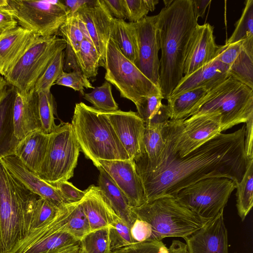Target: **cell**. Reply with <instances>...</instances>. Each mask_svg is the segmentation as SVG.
Listing matches in <instances>:
<instances>
[{
  "instance_id": "6da1fadb",
  "label": "cell",
  "mask_w": 253,
  "mask_h": 253,
  "mask_svg": "<svg viewBox=\"0 0 253 253\" xmlns=\"http://www.w3.org/2000/svg\"><path fill=\"white\" fill-rule=\"evenodd\" d=\"M245 133L244 125L233 132L216 134L183 157L161 153L151 163L142 157L135 161L147 202L175 198L183 188L208 177H225L239 183L251 159L246 154Z\"/></svg>"
},
{
  "instance_id": "7a4b0ae2",
  "label": "cell",
  "mask_w": 253,
  "mask_h": 253,
  "mask_svg": "<svg viewBox=\"0 0 253 253\" xmlns=\"http://www.w3.org/2000/svg\"><path fill=\"white\" fill-rule=\"evenodd\" d=\"M160 49V88L167 100L183 77L189 44L198 19L192 0H174L156 15Z\"/></svg>"
},
{
  "instance_id": "3957f363",
  "label": "cell",
  "mask_w": 253,
  "mask_h": 253,
  "mask_svg": "<svg viewBox=\"0 0 253 253\" xmlns=\"http://www.w3.org/2000/svg\"><path fill=\"white\" fill-rule=\"evenodd\" d=\"M71 124L81 150L96 167L99 161L130 160L104 112L76 103Z\"/></svg>"
},
{
  "instance_id": "277c9868",
  "label": "cell",
  "mask_w": 253,
  "mask_h": 253,
  "mask_svg": "<svg viewBox=\"0 0 253 253\" xmlns=\"http://www.w3.org/2000/svg\"><path fill=\"white\" fill-rule=\"evenodd\" d=\"M39 197L0 161V253H9L27 234L32 211Z\"/></svg>"
},
{
  "instance_id": "5b68a950",
  "label": "cell",
  "mask_w": 253,
  "mask_h": 253,
  "mask_svg": "<svg viewBox=\"0 0 253 253\" xmlns=\"http://www.w3.org/2000/svg\"><path fill=\"white\" fill-rule=\"evenodd\" d=\"M132 211L136 218L151 227V236L147 242L162 241L166 238L184 239L210 220L199 216L171 197L156 199L132 208Z\"/></svg>"
},
{
  "instance_id": "8992f818",
  "label": "cell",
  "mask_w": 253,
  "mask_h": 253,
  "mask_svg": "<svg viewBox=\"0 0 253 253\" xmlns=\"http://www.w3.org/2000/svg\"><path fill=\"white\" fill-rule=\"evenodd\" d=\"M218 115L221 132L253 116V89L229 76L210 89L200 100L190 118Z\"/></svg>"
},
{
  "instance_id": "52a82bcc",
  "label": "cell",
  "mask_w": 253,
  "mask_h": 253,
  "mask_svg": "<svg viewBox=\"0 0 253 253\" xmlns=\"http://www.w3.org/2000/svg\"><path fill=\"white\" fill-rule=\"evenodd\" d=\"M221 132L220 118L218 115L185 120L169 119L162 129L165 145L161 153L183 157Z\"/></svg>"
},
{
  "instance_id": "ba28073f",
  "label": "cell",
  "mask_w": 253,
  "mask_h": 253,
  "mask_svg": "<svg viewBox=\"0 0 253 253\" xmlns=\"http://www.w3.org/2000/svg\"><path fill=\"white\" fill-rule=\"evenodd\" d=\"M66 45V41L56 35L46 37L38 36L4 79L9 85L20 92L31 90L52 59L64 50Z\"/></svg>"
},
{
  "instance_id": "9c48e42d",
  "label": "cell",
  "mask_w": 253,
  "mask_h": 253,
  "mask_svg": "<svg viewBox=\"0 0 253 253\" xmlns=\"http://www.w3.org/2000/svg\"><path fill=\"white\" fill-rule=\"evenodd\" d=\"M105 60L104 78L116 87L121 97L136 105L144 97L161 93L160 88L122 53L111 38L107 44Z\"/></svg>"
},
{
  "instance_id": "30bf717a",
  "label": "cell",
  "mask_w": 253,
  "mask_h": 253,
  "mask_svg": "<svg viewBox=\"0 0 253 253\" xmlns=\"http://www.w3.org/2000/svg\"><path fill=\"white\" fill-rule=\"evenodd\" d=\"M19 26L35 35L46 37L56 35L70 14L62 0H0Z\"/></svg>"
},
{
  "instance_id": "8fae6325",
  "label": "cell",
  "mask_w": 253,
  "mask_h": 253,
  "mask_svg": "<svg viewBox=\"0 0 253 253\" xmlns=\"http://www.w3.org/2000/svg\"><path fill=\"white\" fill-rule=\"evenodd\" d=\"M80 147L72 124L62 123L50 134L46 155L38 175L51 184L74 175Z\"/></svg>"
},
{
  "instance_id": "7c38bea8",
  "label": "cell",
  "mask_w": 253,
  "mask_h": 253,
  "mask_svg": "<svg viewBox=\"0 0 253 253\" xmlns=\"http://www.w3.org/2000/svg\"><path fill=\"white\" fill-rule=\"evenodd\" d=\"M71 204L62 206L50 221L29 232L9 253H69L80 248V241L66 231Z\"/></svg>"
},
{
  "instance_id": "4fadbf2b",
  "label": "cell",
  "mask_w": 253,
  "mask_h": 253,
  "mask_svg": "<svg viewBox=\"0 0 253 253\" xmlns=\"http://www.w3.org/2000/svg\"><path fill=\"white\" fill-rule=\"evenodd\" d=\"M236 183L225 177L200 180L179 191L175 199L199 216L211 219L224 211Z\"/></svg>"
},
{
  "instance_id": "5bb4252c",
  "label": "cell",
  "mask_w": 253,
  "mask_h": 253,
  "mask_svg": "<svg viewBox=\"0 0 253 253\" xmlns=\"http://www.w3.org/2000/svg\"><path fill=\"white\" fill-rule=\"evenodd\" d=\"M157 16L142 18L134 23L138 55L135 65L155 85L160 88V50L156 26Z\"/></svg>"
},
{
  "instance_id": "9a60e30c",
  "label": "cell",
  "mask_w": 253,
  "mask_h": 253,
  "mask_svg": "<svg viewBox=\"0 0 253 253\" xmlns=\"http://www.w3.org/2000/svg\"><path fill=\"white\" fill-rule=\"evenodd\" d=\"M84 23L99 57V65L105 68L106 46L110 39L113 17L103 0H87L75 12Z\"/></svg>"
},
{
  "instance_id": "2e32d148",
  "label": "cell",
  "mask_w": 253,
  "mask_h": 253,
  "mask_svg": "<svg viewBox=\"0 0 253 253\" xmlns=\"http://www.w3.org/2000/svg\"><path fill=\"white\" fill-rule=\"evenodd\" d=\"M129 159L136 161L145 154L144 121L136 112L117 110L105 112Z\"/></svg>"
},
{
  "instance_id": "e0dca14e",
  "label": "cell",
  "mask_w": 253,
  "mask_h": 253,
  "mask_svg": "<svg viewBox=\"0 0 253 253\" xmlns=\"http://www.w3.org/2000/svg\"><path fill=\"white\" fill-rule=\"evenodd\" d=\"M101 168L122 191L131 208L147 202L141 179L135 163L131 160L99 161L97 168Z\"/></svg>"
},
{
  "instance_id": "ac0fdd59",
  "label": "cell",
  "mask_w": 253,
  "mask_h": 253,
  "mask_svg": "<svg viewBox=\"0 0 253 253\" xmlns=\"http://www.w3.org/2000/svg\"><path fill=\"white\" fill-rule=\"evenodd\" d=\"M223 211L184 239L188 253H229Z\"/></svg>"
},
{
  "instance_id": "d6986e66",
  "label": "cell",
  "mask_w": 253,
  "mask_h": 253,
  "mask_svg": "<svg viewBox=\"0 0 253 253\" xmlns=\"http://www.w3.org/2000/svg\"><path fill=\"white\" fill-rule=\"evenodd\" d=\"M213 29L209 23L196 25L186 55L184 76H188L208 64L220 52L222 45L215 43Z\"/></svg>"
},
{
  "instance_id": "ffe728a7",
  "label": "cell",
  "mask_w": 253,
  "mask_h": 253,
  "mask_svg": "<svg viewBox=\"0 0 253 253\" xmlns=\"http://www.w3.org/2000/svg\"><path fill=\"white\" fill-rule=\"evenodd\" d=\"M0 161L8 172L31 192L58 207L65 204L53 185L30 170L14 155L3 157Z\"/></svg>"
},
{
  "instance_id": "44dd1931",
  "label": "cell",
  "mask_w": 253,
  "mask_h": 253,
  "mask_svg": "<svg viewBox=\"0 0 253 253\" xmlns=\"http://www.w3.org/2000/svg\"><path fill=\"white\" fill-rule=\"evenodd\" d=\"M13 122L14 135L18 142L31 132L41 130L38 93L34 88L26 92L16 89Z\"/></svg>"
},
{
  "instance_id": "7402d4cb",
  "label": "cell",
  "mask_w": 253,
  "mask_h": 253,
  "mask_svg": "<svg viewBox=\"0 0 253 253\" xmlns=\"http://www.w3.org/2000/svg\"><path fill=\"white\" fill-rule=\"evenodd\" d=\"M38 35L18 26L0 33V75L5 77Z\"/></svg>"
},
{
  "instance_id": "603a6c76",
  "label": "cell",
  "mask_w": 253,
  "mask_h": 253,
  "mask_svg": "<svg viewBox=\"0 0 253 253\" xmlns=\"http://www.w3.org/2000/svg\"><path fill=\"white\" fill-rule=\"evenodd\" d=\"M84 191L81 204L91 232L112 227L118 216L110 206L100 188L98 186L91 185Z\"/></svg>"
},
{
  "instance_id": "cb8c5ba5",
  "label": "cell",
  "mask_w": 253,
  "mask_h": 253,
  "mask_svg": "<svg viewBox=\"0 0 253 253\" xmlns=\"http://www.w3.org/2000/svg\"><path fill=\"white\" fill-rule=\"evenodd\" d=\"M229 68L228 66L215 57L210 63L188 76H183L170 97L196 88H212L229 77Z\"/></svg>"
},
{
  "instance_id": "d4e9b609",
  "label": "cell",
  "mask_w": 253,
  "mask_h": 253,
  "mask_svg": "<svg viewBox=\"0 0 253 253\" xmlns=\"http://www.w3.org/2000/svg\"><path fill=\"white\" fill-rule=\"evenodd\" d=\"M49 136L40 129L34 130L20 140L14 150V155L37 174L46 155Z\"/></svg>"
},
{
  "instance_id": "484cf974",
  "label": "cell",
  "mask_w": 253,
  "mask_h": 253,
  "mask_svg": "<svg viewBox=\"0 0 253 253\" xmlns=\"http://www.w3.org/2000/svg\"><path fill=\"white\" fill-rule=\"evenodd\" d=\"M16 89L7 86L0 100V160L14 155L19 142L16 138L13 122V108Z\"/></svg>"
},
{
  "instance_id": "4316f807",
  "label": "cell",
  "mask_w": 253,
  "mask_h": 253,
  "mask_svg": "<svg viewBox=\"0 0 253 253\" xmlns=\"http://www.w3.org/2000/svg\"><path fill=\"white\" fill-rule=\"evenodd\" d=\"M97 183L110 206L116 214L130 228L136 217L125 195L110 176L101 168Z\"/></svg>"
},
{
  "instance_id": "83f0119b",
  "label": "cell",
  "mask_w": 253,
  "mask_h": 253,
  "mask_svg": "<svg viewBox=\"0 0 253 253\" xmlns=\"http://www.w3.org/2000/svg\"><path fill=\"white\" fill-rule=\"evenodd\" d=\"M110 38L116 42L122 53L135 64L137 58L138 46L134 23L113 18Z\"/></svg>"
},
{
  "instance_id": "f1b7e54d",
  "label": "cell",
  "mask_w": 253,
  "mask_h": 253,
  "mask_svg": "<svg viewBox=\"0 0 253 253\" xmlns=\"http://www.w3.org/2000/svg\"><path fill=\"white\" fill-rule=\"evenodd\" d=\"M211 88L203 87L169 97L167 106L170 120H185L190 117L200 100Z\"/></svg>"
},
{
  "instance_id": "f546056e",
  "label": "cell",
  "mask_w": 253,
  "mask_h": 253,
  "mask_svg": "<svg viewBox=\"0 0 253 253\" xmlns=\"http://www.w3.org/2000/svg\"><path fill=\"white\" fill-rule=\"evenodd\" d=\"M228 74L253 89V37L243 41L241 50L229 67Z\"/></svg>"
},
{
  "instance_id": "4dcf8cb0",
  "label": "cell",
  "mask_w": 253,
  "mask_h": 253,
  "mask_svg": "<svg viewBox=\"0 0 253 253\" xmlns=\"http://www.w3.org/2000/svg\"><path fill=\"white\" fill-rule=\"evenodd\" d=\"M236 185V206L243 221L253 206V158L250 159L241 180Z\"/></svg>"
},
{
  "instance_id": "1f68e13d",
  "label": "cell",
  "mask_w": 253,
  "mask_h": 253,
  "mask_svg": "<svg viewBox=\"0 0 253 253\" xmlns=\"http://www.w3.org/2000/svg\"><path fill=\"white\" fill-rule=\"evenodd\" d=\"M167 123L149 122L145 124L143 138L145 154L142 157L148 163L154 162L163 150L165 141L162 136V129Z\"/></svg>"
},
{
  "instance_id": "d6a6232c",
  "label": "cell",
  "mask_w": 253,
  "mask_h": 253,
  "mask_svg": "<svg viewBox=\"0 0 253 253\" xmlns=\"http://www.w3.org/2000/svg\"><path fill=\"white\" fill-rule=\"evenodd\" d=\"M57 35L62 37L67 44L72 47L75 54L78 52L84 38L92 42L84 23L76 13L68 16L65 22L60 27Z\"/></svg>"
},
{
  "instance_id": "836d02e7",
  "label": "cell",
  "mask_w": 253,
  "mask_h": 253,
  "mask_svg": "<svg viewBox=\"0 0 253 253\" xmlns=\"http://www.w3.org/2000/svg\"><path fill=\"white\" fill-rule=\"evenodd\" d=\"M76 55L83 74L88 79L95 77L100 67L99 57L92 43L84 38Z\"/></svg>"
},
{
  "instance_id": "e575fe53",
  "label": "cell",
  "mask_w": 253,
  "mask_h": 253,
  "mask_svg": "<svg viewBox=\"0 0 253 253\" xmlns=\"http://www.w3.org/2000/svg\"><path fill=\"white\" fill-rule=\"evenodd\" d=\"M38 98L41 130L46 134H50L58 126L55 123L56 104L54 97L48 91L38 93Z\"/></svg>"
},
{
  "instance_id": "d590c367",
  "label": "cell",
  "mask_w": 253,
  "mask_h": 253,
  "mask_svg": "<svg viewBox=\"0 0 253 253\" xmlns=\"http://www.w3.org/2000/svg\"><path fill=\"white\" fill-rule=\"evenodd\" d=\"M83 96L98 110L110 112L118 109V105L113 96L111 84L107 81L101 86L94 87L91 92L84 93Z\"/></svg>"
},
{
  "instance_id": "8d00e7d4",
  "label": "cell",
  "mask_w": 253,
  "mask_h": 253,
  "mask_svg": "<svg viewBox=\"0 0 253 253\" xmlns=\"http://www.w3.org/2000/svg\"><path fill=\"white\" fill-rule=\"evenodd\" d=\"M64 56L65 52L61 51L52 59L34 85L36 93L50 91L63 71Z\"/></svg>"
},
{
  "instance_id": "74e56055",
  "label": "cell",
  "mask_w": 253,
  "mask_h": 253,
  "mask_svg": "<svg viewBox=\"0 0 253 253\" xmlns=\"http://www.w3.org/2000/svg\"><path fill=\"white\" fill-rule=\"evenodd\" d=\"M253 37V0L246 1L240 19L235 24V29L225 44H230Z\"/></svg>"
},
{
  "instance_id": "f35d334b",
  "label": "cell",
  "mask_w": 253,
  "mask_h": 253,
  "mask_svg": "<svg viewBox=\"0 0 253 253\" xmlns=\"http://www.w3.org/2000/svg\"><path fill=\"white\" fill-rule=\"evenodd\" d=\"M80 246L84 253H110L109 228L90 232L80 241Z\"/></svg>"
},
{
  "instance_id": "ab89813d",
  "label": "cell",
  "mask_w": 253,
  "mask_h": 253,
  "mask_svg": "<svg viewBox=\"0 0 253 253\" xmlns=\"http://www.w3.org/2000/svg\"><path fill=\"white\" fill-rule=\"evenodd\" d=\"M60 208L43 198L39 197L32 211L28 232L52 220L56 215Z\"/></svg>"
},
{
  "instance_id": "60d3db41",
  "label": "cell",
  "mask_w": 253,
  "mask_h": 253,
  "mask_svg": "<svg viewBox=\"0 0 253 253\" xmlns=\"http://www.w3.org/2000/svg\"><path fill=\"white\" fill-rule=\"evenodd\" d=\"M66 231L80 241L91 232L81 201L71 203L70 212L66 225Z\"/></svg>"
},
{
  "instance_id": "b9f144b4",
  "label": "cell",
  "mask_w": 253,
  "mask_h": 253,
  "mask_svg": "<svg viewBox=\"0 0 253 253\" xmlns=\"http://www.w3.org/2000/svg\"><path fill=\"white\" fill-rule=\"evenodd\" d=\"M109 238L111 251L135 243L131 237L130 228L119 216L109 228Z\"/></svg>"
},
{
  "instance_id": "7bdbcfd3",
  "label": "cell",
  "mask_w": 253,
  "mask_h": 253,
  "mask_svg": "<svg viewBox=\"0 0 253 253\" xmlns=\"http://www.w3.org/2000/svg\"><path fill=\"white\" fill-rule=\"evenodd\" d=\"M126 18L129 22L135 23L153 11L159 3L157 0H124Z\"/></svg>"
},
{
  "instance_id": "ee69618b",
  "label": "cell",
  "mask_w": 253,
  "mask_h": 253,
  "mask_svg": "<svg viewBox=\"0 0 253 253\" xmlns=\"http://www.w3.org/2000/svg\"><path fill=\"white\" fill-rule=\"evenodd\" d=\"M55 84L65 86L79 91L83 95L84 88H94L89 80L81 72L70 73L63 71Z\"/></svg>"
},
{
  "instance_id": "f6af8a7d",
  "label": "cell",
  "mask_w": 253,
  "mask_h": 253,
  "mask_svg": "<svg viewBox=\"0 0 253 253\" xmlns=\"http://www.w3.org/2000/svg\"><path fill=\"white\" fill-rule=\"evenodd\" d=\"M164 97L162 94H157L143 97L136 105L137 113L145 124L149 122L163 105Z\"/></svg>"
},
{
  "instance_id": "bcb514c9",
  "label": "cell",
  "mask_w": 253,
  "mask_h": 253,
  "mask_svg": "<svg viewBox=\"0 0 253 253\" xmlns=\"http://www.w3.org/2000/svg\"><path fill=\"white\" fill-rule=\"evenodd\" d=\"M110 253H169V249L162 241L144 242L133 243Z\"/></svg>"
},
{
  "instance_id": "7dc6e473",
  "label": "cell",
  "mask_w": 253,
  "mask_h": 253,
  "mask_svg": "<svg viewBox=\"0 0 253 253\" xmlns=\"http://www.w3.org/2000/svg\"><path fill=\"white\" fill-rule=\"evenodd\" d=\"M53 185L58 190L65 203H75L81 201L85 194L72 183L68 181H60Z\"/></svg>"
},
{
  "instance_id": "c3c4849f",
  "label": "cell",
  "mask_w": 253,
  "mask_h": 253,
  "mask_svg": "<svg viewBox=\"0 0 253 253\" xmlns=\"http://www.w3.org/2000/svg\"><path fill=\"white\" fill-rule=\"evenodd\" d=\"M131 237L135 243L147 242L151 236V227L147 222L136 218L130 228Z\"/></svg>"
},
{
  "instance_id": "681fc988",
  "label": "cell",
  "mask_w": 253,
  "mask_h": 253,
  "mask_svg": "<svg viewBox=\"0 0 253 253\" xmlns=\"http://www.w3.org/2000/svg\"><path fill=\"white\" fill-rule=\"evenodd\" d=\"M243 41L222 45L221 50L216 57V59L230 67L241 50Z\"/></svg>"
},
{
  "instance_id": "f907efd6",
  "label": "cell",
  "mask_w": 253,
  "mask_h": 253,
  "mask_svg": "<svg viewBox=\"0 0 253 253\" xmlns=\"http://www.w3.org/2000/svg\"><path fill=\"white\" fill-rule=\"evenodd\" d=\"M103 0L114 18L124 20L126 19L124 0Z\"/></svg>"
},
{
  "instance_id": "816d5d0a",
  "label": "cell",
  "mask_w": 253,
  "mask_h": 253,
  "mask_svg": "<svg viewBox=\"0 0 253 253\" xmlns=\"http://www.w3.org/2000/svg\"><path fill=\"white\" fill-rule=\"evenodd\" d=\"M64 52L63 71L67 73L81 72L76 55L72 47L67 44Z\"/></svg>"
},
{
  "instance_id": "f5cc1de1",
  "label": "cell",
  "mask_w": 253,
  "mask_h": 253,
  "mask_svg": "<svg viewBox=\"0 0 253 253\" xmlns=\"http://www.w3.org/2000/svg\"><path fill=\"white\" fill-rule=\"evenodd\" d=\"M14 16L0 3V33L18 26Z\"/></svg>"
},
{
  "instance_id": "db71d44e",
  "label": "cell",
  "mask_w": 253,
  "mask_h": 253,
  "mask_svg": "<svg viewBox=\"0 0 253 253\" xmlns=\"http://www.w3.org/2000/svg\"><path fill=\"white\" fill-rule=\"evenodd\" d=\"M245 149L249 159L253 158V116L245 123Z\"/></svg>"
},
{
  "instance_id": "11a10c76",
  "label": "cell",
  "mask_w": 253,
  "mask_h": 253,
  "mask_svg": "<svg viewBox=\"0 0 253 253\" xmlns=\"http://www.w3.org/2000/svg\"><path fill=\"white\" fill-rule=\"evenodd\" d=\"M195 11L198 18L203 17L211 0H192Z\"/></svg>"
},
{
  "instance_id": "9f6ffc18",
  "label": "cell",
  "mask_w": 253,
  "mask_h": 253,
  "mask_svg": "<svg viewBox=\"0 0 253 253\" xmlns=\"http://www.w3.org/2000/svg\"><path fill=\"white\" fill-rule=\"evenodd\" d=\"M168 249L169 253H188L186 244L177 240H173Z\"/></svg>"
},
{
  "instance_id": "6f0895ef",
  "label": "cell",
  "mask_w": 253,
  "mask_h": 253,
  "mask_svg": "<svg viewBox=\"0 0 253 253\" xmlns=\"http://www.w3.org/2000/svg\"><path fill=\"white\" fill-rule=\"evenodd\" d=\"M65 5L70 11V14L75 13L83 4L85 3L87 0H67L63 1Z\"/></svg>"
},
{
  "instance_id": "680465c9",
  "label": "cell",
  "mask_w": 253,
  "mask_h": 253,
  "mask_svg": "<svg viewBox=\"0 0 253 253\" xmlns=\"http://www.w3.org/2000/svg\"><path fill=\"white\" fill-rule=\"evenodd\" d=\"M8 85L4 77L0 75V100Z\"/></svg>"
},
{
  "instance_id": "91938a15",
  "label": "cell",
  "mask_w": 253,
  "mask_h": 253,
  "mask_svg": "<svg viewBox=\"0 0 253 253\" xmlns=\"http://www.w3.org/2000/svg\"><path fill=\"white\" fill-rule=\"evenodd\" d=\"M172 1H173V0H164V2L165 3V6H168L172 2Z\"/></svg>"
},
{
  "instance_id": "94428289",
  "label": "cell",
  "mask_w": 253,
  "mask_h": 253,
  "mask_svg": "<svg viewBox=\"0 0 253 253\" xmlns=\"http://www.w3.org/2000/svg\"><path fill=\"white\" fill-rule=\"evenodd\" d=\"M78 253H84V251L80 246L79 249Z\"/></svg>"
},
{
  "instance_id": "6125c7cd",
  "label": "cell",
  "mask_w": 253,
  "mask_h": 253,
  "mask_svg": "<svg viewBox=\"0 0 253 253\" xmlns=\"http://www.w3.org/2000/svg\"><path fill=\"white\" fill-rule=\"evenodd\" d=\"M79 249H78L77 250H76L75 251H73V252H70L69 253H74L75 252H76L77 251H78Z\"/></svg>"
},
{
  "instance_id": "be15d7a7",
  "label": "cell",
  "mask_w": 253,
  "mask_h": 253,
  "mask_svg": "<svg viewBox=\"0 0 253 253\" xmlns=\"http://www.w3.org/2000/svg\"><path fill=\"white\" fill-rule=\"evenodd\" d=\"M78 252H79V250L78 251H77L76 252H75L74 253H78Z\"/></svg>"
}]
</instances>
